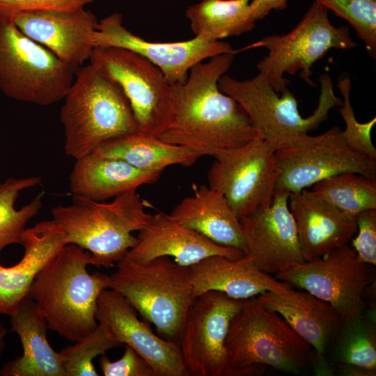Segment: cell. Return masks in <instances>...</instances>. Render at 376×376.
I'll return each mask as SVG.
<instances>
[{
	"label": "cell",
	"mask_w": 376,
	"mask_h": 376,
	"mask_svg": "<svg viewBox=\"0 0 376 376\" xmlns=\"http://www.w3.org/2000/svg\"><path fill=\"white\" fill-rule=\"evenodd\" d=\"M264 307L280 314L316 352L326 357L340 317L327 302L308 291H267L256 296Z\"/></svg>",
	"instance_id": "603a6c76"
},
{
	"label": "cell",
	"mask_w": 376,
	"mask_h": 376,
	"mask_svg": "<svg viewBox=\"0 0 376 376\" xmlns=\"http://www.w3.org/2000/svg\"><path fill=\"white\" fill-rule=\"evenodd\" d=\"M91 254L67 244L38 273L29 292L48 328L75 342L97 326L96 310L100 293L109 288V275L89 274Z\"/></svg>",
	"instance_id": "3957f363"
},
{
	"label": "cell",
	"mask_w": 376,
	"mask_h": 376,
	"mask_svg": "<svg viewBox=\"0 0 376 376\" xmlns=\"http://www.w3.org/2000/svg\"><path fill=\"white\" fill-rule=\"evenodd\" d=\"M356 221L357 231L351 246L362 262L375 266L376 209L361 212L357 215Z\"/></svg>",
	"instance_id": "d590c367"
},
{
	"label": "cell",
	"mask_w": 376,
	"mask_h": 376,
	"mask_svg": "<svg viewBox=\"0 0 376 376\" xmlns=\"http://www.w3.org/2000/svg\"><path fill=\"white\" fill-rule=\"evenodd\" d=\"M374 265L362 262L350 244L305 260L274 274L292 288L311 293L329 304L340 318L361 315L363 295L375 281Z\"/></svg>",
	"instance_id": "8fae6325"
},
{
	"label": "cell",
	"mask_w": 376,
	"mask_h": 376,
	"mask_svg": "<svg viewBox=\"0 0 376 376\" xmlns=\"http://www.w3.org/2000/svg\"><path fill=\"white\" fill-rule=\"evenodd\" d=\"M329 353L331 366L347 363L376 370L375 310L340 318L327 355Z\"/></svg>",
	"instance_id": "f1b7e54d"
},
{
	"label": "cell",
	"mask_w": 376,
	"mask_h": 376,
	"mask_svg": "<svg viewBox=\"0 0 376 376\" xmlns=\"http://www.w3.org/2000/svg\"><path fill=\"white\" fill-rule=\"evenodd\" d=\"M136 244L125 258L137 263H146L156 258L168 256L178 264L189 267L212 256L231 259L244 256L242 251L225 246L201 233L171 219L168 214L159 212L139 231Z\"/></svg>",
	"instance_id": "d6986e66"
},
{
	"label": "cell",
	"mask_w": 376,
	"mask_h": 376,
	"mask_svg": "<svg viewBox=\"0 0 376 376\" xmlns=\"http://www.w3.org/2000/svg\"><path fill=\"white\" fill-rule=\"evenodd\" d=\"M109 276V288L120 294L159 336L179 345L189 308L194 298L189 267L170 257L137 263L124 258Z\"/></svg>",
	"instance_id": "8992f818"
},
{
	"label": "cell",
	"mask_w": 376,
	"mask_h": 376,
	"mask_svg": "<svg viewBox=\"0 0 376 376\" xmlns=\"http://www.w3.org/2000/svg\"><path fill=\"white\" fill-rule=\"evenodd\" d=\"M161 173L139 169L116 158L91 153L75 159L70 174L72 196L96 201L115 198L156 182Z\"/></svg>",
	"instance_id": "d4e9b609"
},
{
	"label": "cell",
	"mask_w": 376,
	"mask_h": 376,
	"mask_svg": "<svg viewBox=\"0 0 376 376\" xmlns=\"http://www.w3.org/2000/svg\"><path fill=\"white\" fill-rule=\"evenodd\" d=\"M97 321L121 344L128 345L152 368L155 376H189L180 345L155 334L136 311L118 292L104 289L97 299Z\"/></svg>",
	"instance_id": "e0dca14e"
},
{
	"label": "cell",
	"mask_w": 376,
	"mask_h": 376,
	"mask_svg": "<svg viewBox=\"0 0 376 376\" xmlns=\"http://www.w3.org/2000/svg\"><path fill=\"white\" fill-rule=\"evenodd\" d=\"M136 191L109 203L72 196V203L52 209V220L63 230L68 244L88 251L94 265L109 268L123 259L137 242L132 235L143 228L152 215Z\"/></svg>",
	"instance_id": "5b68a950"
},
{
	"label": "cell",
	"mask_w": 376,
	"mask_h": 376,
	"mask_svg": "<svg viewBox=\"0 0 376 376\" xmlns=\"http://www.w3.org/2000/svg\"><path fill=\"white\" fill-rule=\"evenodd\" d=\"M225 347L227 376L262 375L267 366L288 374L324 375L329 368L324 355L256 297L242 300L230 321Z\"/></svg>",
	"instance_id": "7a4b0ae2"
},
{
	"label": "cell",
	"mask_w": 376,
	"mask_h": 376,
	"mask_svg": "<svg viewBox=\"0 0 376 376\" xmlns=\"http://www.w3.org/2000/svg\"><path fill=\"white\" fill-rule=\"evenodd\" d=\"M77 68L0 18V90L8 97L39 106L63 100Z\"/></svg>",
	"instance_id": "ba28073f"
},
{
	"label": "cell",
	"mask_w": 376,
	"mask_h": 376,
	"mask_svg": "<svg viewBox=\"0 0 376 376\" xmlns=\"http://www.w3.org/2000/svg\"><path fill=\"white\" fill-rule=\"evenodd\" d=\"M235 54H222L198 63L185 82L171 85L173 118L159 139L213 157L262 139L242 106L218 87Z\"/></svg>",
	"instance_id": "6da1fadb"
},
{
	"label": "cell",
	"mask_w": 376,
	"mask_h": 376,
	"mask_svg": "<svg viewBox=\"0 0 376 376\" xmlns=\"http://www.w3.org/2000/svg\"><path fill=\"white\" fill-rule=\"evenodd\" d=\"M319 80L318 104L307 118L299 113L297 101L290 90L286 88L279 96L260 72L244 80L225 74L219 79L218 87L242 106L261 138L270 141L277 150L292 145L301 134L318 128L332 108L342 105L343 101L334 93L330 76L323 74Z\"/></svg>",
	"instance_id": "52a82bcc"
},
{
	"label": "cell",
	"mask_w": 376,
	"mask_h": 376,
	"mask_svg": "<svg viewBox=\"0 0 376 376\" xmlns=\"http://www.w3.org/2000/svg\"><path fill=\"white\" fill-rule=\"evenodd\" d=\"M289 194L275 191L270 205L239 218L245 255L250 256L260 270L272 275L305 261L288 207Z\"/></svg>",
	"instance_id": "2e32d148"
},
{
	"label": "cell",
	"mask_w": 376,
	"mask_h": 376,
	"mask_svg": "<svg viewBox=\"0 0 376 376\" xmlns=\"http://www.w3.org/2000/svg\"><path fill=\"white\" fill-rule=\"evenodd\" d=\"M337 86L343 97L339 112L345 123V129L342 130L345 143L355 152L376 161V148L370 135L371 130L376 123V118H373L365 123L357 120L350 98L351 79L349 76L341 77Z\"/></svg>",
	"instance_id": "836d02e7"
},
{
	"label": "cell",
	"mask_w": 376,
	"mask_h": 376,
	"mask_svg": "<svg viewBox=\"0 0 376 376\" xmlns=\"http://www.w3.org/2000/svg\"><path fill=\"white\" fill-rule=\"evenodd\" d=\"M10 317V331L19 337L23 354L6 363L3 376H65L63 357L49 343L48 326L35 303L28 297Z\"/></svg>",
	"instance_id": "484cf974"
},
{
	"label": "cell",
	"mask_w": 376,
	"mask_h": 376,
	"mask_svg": "<svg viewBox=\"0 0 376 376\" xmlns=\"http://www.w3.org/2000/svg\"><path fill=\"white\" fill-rule=\"evenodd\" d=\"M192 195L176 205L169 217L218 244L238 249L245 255L246 242L239 218L219 191L205 185H191Z\"/></svg>",
	"instance_id": "cb8c5ba5"
},
{
	"label": "cell",
	"mask_w": 376,
	"mask_h": 376,
	"mask_svg": "<svg viewBox=\"0 0 376 376\" xmlns=\"http://www.w3.org/2000/svg\"><path fill=\"white\" fill-rule=\"evenodd\" d=\"M122 345L104 324L98 323L92 332L60 352L65 376L99 375L93 363V359L111 348Z\"/></svg>",
	"instance_id": "1f68e13d"
},
{
	"label": "cell",
	"mask_w": 376,
	"mask_h": 376,
	"mask_svg": "<svg viewBox=\"0 0 376 376\" xmlns=\"http://www.w3.org/2000/svg\"><path fill=\"white\" fill-rule=\"evenodd\" d=\"M347 20L363 41L368 54L376 57V0H314Z\"/></svg>",
	"instance_id": "d6a6232c"
},
{
	"label": "cell",
	"mask_w": 376,
	"mask_h": 376,
	"mask_svg": "<svg viewBox=\"0 0 376 376\" xmlns=\"http://www.w3.org/2000/svg\"><path fill=\"white\" fill-rule=\"evenodd\" d=\"M312 191L346 214L356 219L376 209V180L355 173H341L313 185Z\"/></svg>",
	"instance_id": "4dcf8cb0"
},
{
	"label": "cell",
	"mask_w": 376,
	"mask_h": 376,
	"mask_svg": "<svg viewBox=\"0 0 376 376\" xmlns=\"http://www.w3.org/2000/svg\"><path fill=\"white\" fill-rule=\"evenodd\" d=\"M275 151L258 139L213 156L208 186L223 194L238 218L270 205L278 178Z\"/></svg>",
	"instance_id": "4fadbf2b"
},
{
	"label": "cell",
	"mask_w": 376,
	"mask_h": 376,
	"mask_svg": "<svg viewBox=\"0 0 376 376\" xmlns=\"http://www.w3.org/2000/svg\"><path fill=\"white\" fill-rule=\"evenodd\" d=\"M93 42L95 48L120 47L141 55L156 65L171 85L185 82L190 69L205 59L237 52L228 42L198 37L173 42L148 41L126 29L118 13L98 21Z\"/></svg>",
	"instance_id": "9a60e30c"
},
{
	"label": "cell",
	"mask_w": 376,
	"mask_h": 376,
	"mask_svg": "<svg viewBox=\"0 0 376 376\" xmlns=\"http://www.w3.org/2000/svg\"><path fill=\"white\" fill-rule=\"evenodd\" d=\"M89 62L121 88L133 111L136 133L159 138L173 112L171 84L162 72L141 55L116 47L94 48Z\"/></svg>",
	"instance_id": "30bf717a"
},
{
	"label": "cell",
	"mask_w": 376,
	"mask_h": 376,
	"mask_svg": "<svg viewBox=\"0 0 376 376\" xmlns=\"http://www.w3.org/2000/svg\"><path fill=\"white\" fill-rule=\"evenodd\" d=\"M251 0H202L187 8L195 37L208 40L239 36L252 31L256 24Z\"/></svg>",
	"instance_id": "83f0119b"
},
{
	"label": "cell",
	"mask_w": 376,
	"mask_h": 376,
	"mask_svg": "<svg viewBox=\"0 0 376 376\" xmlns=\"http://www.w3.org/2000/svg\"><path fill=\"white\" fill-rule=\"evenodd\" d=\"M334 374L340 376H375L376 370L367 369L347 363H336L331 366Z\"/></svg>",
	"instance_id": "f35d334b"
},
{
	"label": "cell",
	"mask_w": 376,
	"mask_h": 376,
	"mask_svg": "<svg viewBox=\"0 0 376 376\" xmlns=\"http://www.w3.org/2000/svg\"><path fill=\"white\" fill-rule=\"evenodd\" d=\"M100 366L105 376H155L151 366L134 350L125 346L122 357L111 361L102 354Z\"/></svg>",
	"instance_id": "8d00e7d4"
},
{
	"label": "cell",
	"mask_w": 376,
	"mask_h": 376,
	"mask_svg": "<svg viewBox=\"0 0 376 376\" xmlns=\"http://www.w3.org/2000/svg\"><path fill=\"white\" fill-rule=\"evenodd\" d=\"M288 207L294 219L305 260L326 255L349 244L357 231L356 219L304 189L290 193Z\"/></svg>",
	"instance_id": "ffe728a7"
},
{
	"label": "cell",
	"mask_w": 376,
	"mask_h": 376,
	"mask_svg": "<svg viewBox=\"0 0 376 376\" xmlns=\"http://www.w3.org/2000/svg\"><path fill=\"white\" fill-rule=\"evenodd\" d=\"M288 0H251L250 7L256 21L265 17L272 10H281L287 7Z\"/></svg>",
	"instance_id": "74e56055"
},
{
	"label": "cell",
	"mask_w": 376,
	"mask_h": 376,
	"mask_svg": "<svg viewBox=\"0 0 376 376\" xmlns=\"http://www.w3.org/2000/svg\"><path fill=\"white\" fill-rule=\"evenodd\" d=\"M192 295L214 290L236 299H245L267 291L286 292L292 288L272 274L260 270L250 256L238 259L215 255L189 267Z\"/></svg>",
	"instance_id": "7402d4cb"
},
{
	"label": "cell",
	"mask_w": 376,
	"mask_h": 376,
	"mask_svg": "<svg viewBox=\"0 0 376 376\" xmlns=\"http://www.w3.org/2000/svg\"><path fill=\"white\" fill-rule=\"evenodd\" d=\"M41 180L38 176H31L10 178L0 182V252L8 245L22 244L26 226L42 207L45 192H40L18 210L15 201L22 190L33 187Z\"/></svg>",
	"instance_id": "f546056e"
},
{
	"label": "cell",
	"mask_w": 376,
	"mask_h": 376,
	"mask_svg": "<svg viewBox=\"0 0 376 376\" xmlns=\"http://www.w3.org/2000/svg\"><path fill=\"white\" fill-rule=\"evenodd\" d=\"M22 241V259L11 267L0 264V314L8 316L28 297L38 273L68 244L61 227L53 220L26 228Z\"/></svg>",
	"instance_id": "44dd1931"
},
{
	"label": "cell",
	"mask_w": 376,
	"mask_h": 376,
	"mask_svg": "<svg viewBox=\"0 0 376 376\" xmlns=\"http://www.w3.org/2000/svg\"><path fill=\"white\" fill-rule=\"evenodd\" d=\"M7 333L8 330L6 327L2 323H0V355L6 347L5 338Z\"/></svg>",
	"instance_id": "ab89813d"
},
{
	"label": "cell",
	"mask_w": 376,
	"mask_h": 376,
	"mask_svg": "<svg viewBox=\"0 0 376 376\" xmlns=\"http://www.w3.org/2000/svg\"><path fill=\"white\" fill-rule=\"evenodd\" d=\"M61 108L65 155L75 159L104 142L136 132L133 111L121 88L91 65L77 68Z\"/></svg>",
	"instance_id": "277c9868"
},
{
	"label": "cell",
	"mask_w": 376,
	"mask_h": 376,
	"mask_svg": "<svg viewBox=\"0 0 376 376\" xmlns=\"http://www.w3.org/2000/svg\"><path fill=\"white\" fill-rule=\"evenodd\" d=\"M12 20L24 34L77 68L89 61L95 48L93 36L98 20L85 8L22 12Z\"/></svg>",
	"instance_id": "ac0fdd59"
},
{
	"label": "cell",
	"mask_w": 376,
	"mask_h": 376,
	"mask_svg": "<svg viewBox=\"0 0 376 376\" xmlns=\"http://www.w3.org/2000/svg\"><path fill=\"white\" fill-rule=\"evenodd\" d=\"M275 159V191L299 192L341 173L376 180V161L352 150L338 127L318 136L301 134L292 145L276 150Z\"/></svg>",
	"instance_id": "7c38bea8"
},
{
	"label": "cell",
	"mask_w": 376,
	"mask_h": 376,
	"mask_svg": "<svg viewBox=\"0 0 376 376\" xmlns=\"http://www.w3.org/2000/svg\"><path fill=\"white\" fill-rule=\"evenodd\" d=\"M357 46L349 27L333 25L328 10L315 1L289 33L267 36L252 45L268 50L257 68L278 93L290 84L285 73L295 75L299 72L305 82L313 86L310 79L311 68L319 59L331 49H348Z\"/></svg>",
	"instance_id": "9c48e42d"
},
{
	"label": "cell",
	"mask_w": 376,
	"mask_h": 376,
	"mask_svg": "<svg viewBox=\"0 0 376 376\" xmlns=\"http://www.w3.org/2000/svg\"><path fill=\"white\" fill-rule=\"evenodd\" d=\"M93 153L120 159L139 169L160 173L172 165L190 166L204 156L189 147L169 143L159 138L136 132L107 141Z\"/></svg>",
	"instance_id": "4316f807"
},
{
	"label": "cell",
	"mask_w": 376,
	"mask_h": 376,
	"mask_svg": "<svg viewBox=\"0 0 376 376\" xmlns=\"http://www.w3.org/2000/svg\"><path fill=\"white\" fill-rule=\"evenodd\" d=\"M94 0H0V18L12 19L22 12L75 10L85 8Z\"/></svg>",
	"instance_id": "e575fe53"
},
{
	"label": "cell",
	"mask_w": 376,
	"mask_h": 376,
	"mask_svg": "<svg viewBox=\"0 0 376 376\" xmlns=\"http://www.w3.org/2000/svg\"><path fill=\"white\" fill-rule=\"evenodd\" d=\"M242 300L214 290L205 292L194 299L179 343L189 376H227L225 341Z\"/></svg>",
	"instance_id": "5bb4252c"
}]
</instances>
